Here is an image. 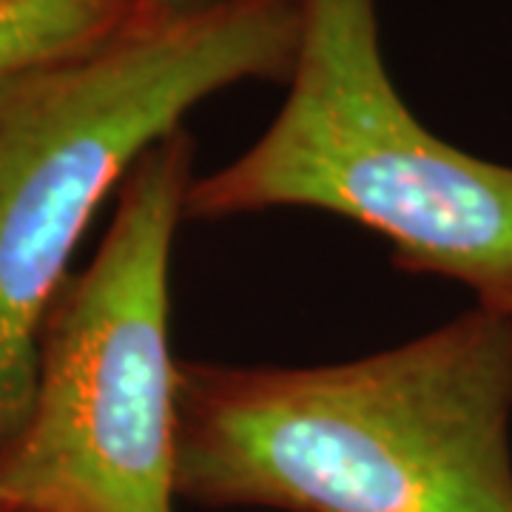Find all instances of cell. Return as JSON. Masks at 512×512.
Returning a JSON list of instances; mask_svg holds the SVG:
<instances>
[{
	"label": "cell",
	"mask_w": 512,
	"mask_h": 512,
	"mask_svg": "<svg viewBox=\"0 0 512 512\" xmlns=\"http://www.w3.org/2000/svg\"><path fill=\"white\" fill-rule=\"evenodd\" d=\"M512 319L356 362H177V495L282 512H512Z\"/></svg>",
	"instance_id": "obj_1"
},
{
	"label": "cell",
	"mask_w": 512,
	"mask_h": 512,
	"mask_svg": "<svg viewBox=\"0 0 512 512\" xmlns=\"http://www.w3.org/2000/svg\"><path fill=\"white\" fill-rule=\"evenodd\" d=\"M302 0L131 6L106 35L0 83V453L35 396L46 316L94 211L211 94L288 80Z\"/></svg>",
	"instance_id": "obj_2"
},
{
	"label": "cell",
	"mask_w": 512,
	"mask_h": 512,
	"mask_svg": "<svg viewBox=\"0 0 512 512\" xmlns=\"http://www.w3.org/2000/svg\"><path fill=\"white\" fill-rule=\"evenodd\" d=\"M291 92L231 165L191 180L185 217L316 208L387 239L407 274L441 276L512 319V165L473 157L407 109L376 0H302Z\"/></svg>",
	"instance_id": "obj_3"
},
{
	"label": "cell",
	"mask_w": 512,
	"mask_h": 512,
	"mask_svg": "<svg viewBox=\"0 0 512 512\" xmlns=\"http://www.w3.org/2000/svg\"><path fill=\"white\" fill-rule=\"evenodd\" d=\"M194 180L183 128L131 168L92 265L57 293L0 512H174L177 362L168 274Z\"/></svg>",
	"instance_id": "obj_4"
},
{
	"label": "cell",
	"mask_w": 512,
	"mask_h": 512,
	"mask_svg": "<svg viewBox=\"0 0 512 512\" xmlns=\"http://www.w3.org/2000/svg\"><path fill=\"white\" fill-rule=\"evenodd\" d=\"M131 0H0V83L114 29Z\"/></svg>",
	"instance_id": "obj_5"
},
{
	"label": "cell",
	"mask_w": 512,
	"mask_h": 512,
	"mask_svg": "<svg viewBox=\"0 0 512 512\" xmlns=\"http://www.w3.org/2000/svg\"><path fill=\"white\" fill-rule=\"evenodd\" d=\"M222 0H131V6L146 9V12H168V15H183V12H200L208 6H217Z\"/></svg>",
	"instance_id": "obj_6"
}]
</instances>
